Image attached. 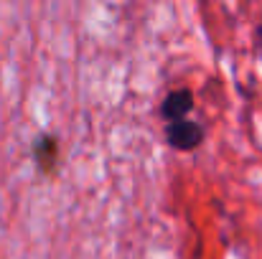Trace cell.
<instances>
[{"label": "cell", "mask_w": 262, "mask_h": 259, "mask_svg": "<svg viewBox=\"0 0 262 259\" xmlns=\"http://www.w3.org/2000/svg\"><path fill=\"white\" fill-rule=\"evenodd\" d=\"M31 158H33V166L36 171L46 178H54L59 173L61 166V143L54 132H41L33 137V145H31Z\"/></svg>", "instance_id": "obj_1"}, {"label": "cell", "mask_w": 262, "mask_h": 259, "mask_svg": "<svg viewBox=\"0 0 262 259\" xmlns=\"http://www.w3.org/2000/svg\"><path fill=\"white\" fill-rule=\"evenodd\" d=\"M163 135H166L168 148H173L178 153H191V150L201 148V143L206 137V130H204L201 122L186 117V120H178V122H166Z\"/></svg>", "instance_id": "obj_2"}, {"label": "cell", "mask_w": 262, "mask_h": 259, "mask_svg": "<svg viewBox=\"0 0 262 259\" xmlns=\"http://www.w3.org/2000/svg\"><path fill=\"white\" fill-rule=\"evenodd\" d=\"M191 109H193V91L188 86H178L163 97L158 114L166 122H178V120H186L191 114Z\"/></svg>", "instance_id": "obj_3"}]
</instances>
